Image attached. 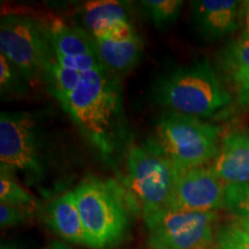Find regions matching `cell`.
<instances>
[{
  "mask_svg": "<svg viewBox=\"0 0 249 249\" xmlns=\"http://www.w3.org/2000/svg\"><path fill=\"white\" fill-rule=\"evenodd\" d=\"M126 166L129 189L141 204L142 213L166 208L177 169L157 143L149 140L129 147Z\"/></svg>",
  "mask_w": 249,
  "mask_h": 249,
  "instance_id": "obj_8",
  "label": "cell"
},
{
  "mask_svg": "<svg viewBox=\"0 0 249 249\" xmlns=\"http://www.w3.org/2000/svg\"><path fill=\"white\" fill-rule=\"evenodd\" d=\"M217 64L224 82L231 87L236 101L249 107V36L244 33L220 50Z\"/></svg>",
  "mask_w": 249,
  "mask_h": 249,
  "instance_id": "obj_13",
  "label": "cell"
},
{
  "mask_svg": "<svg viewBox=\"0 0 249 249\" xmlns=\"http://www.w3.org/2000/svg\"><path fill=\"white\" fill-rule=\"evenodd\" d=\"M216 240L219 249H249V233L235 222L218 227Z\"/></svg>",
  "mask_w": 249,
  "mask_h": 249,
  "instance_id": "obj_22",
  "label": "cell"
},
{
  "mask_svg": "<svg viewBox=\"0 0 249 249\" xmlns=\"http://www.w3.org/2000/svg\"><path fill=\"white\" fill-rule=\"evenodd\" d=\"M143 213L150 249H211L218 213L177 211L167 208Z\"/></svg>",
  "mask_w": 249,
  "mask_h": 249,
  "instance_id": "obj_7",
  "label": "cell"
},
{
  "mask_svg": "<svg viewBox=\"0 0 249 249\" xmlns=\"http://www.w3.org/2000/svg\"><path fill=\"white\" fill-rule=\"evenodd\" d=\"M152 97L161 107L198 119L214 117L233 102L232 91L207 59L165 74Z\"/></svg>",
  "mask_w": 249,
  "mask_h": 249,
  "instance_id": "obj_3",
  "label": "cell"
},
{
  "mask_svg": "<svg viewBox=\"0 0 249 249\" xmlns=\"http://www.w3.org/2000/svg\"><path fill=\"white\" fill-rule=\"evenodd\" d=\"M225 183L213 167L177 170L167 209L189 213H210L225 207Z\"/></svg>",
  "mask_w": 249,
  "mask_h": 249,
  "instance_id": "obj_9",
  "label": "cell"
},
{
  "mask_svg": "<svg viewBox=\"0 0 249 249\" xmlns=\"http://www.w3.org/2000/svg\"><path fill=\"white\" fill-rule=\"evenodd\" d=\"M222 138L217 124L171 111L158 120L152 140L177 170H188L213 161Z\"/></svg>",
  "mask_w": 249,
  "mask_h": 249,
  "instance_id": "obj_5",
  "label": "cell"
},
{
  "mask_svg": "<svg viewBox=\"0 0 249 249\" xmlns=\"http://www.w3.org/2000/svg\"><path fill=\"white\" fill-rule=\"evenodd\" d=\"M182 5L183 1L179 0H147L142 2L152 23L160 29L172 24L179 18Z\"/></svg>",
  "mask_w": 249,
  "mask_h": 249,
  "instance_id": "obj_19",
  "label": "cell"
},
{
  "mask_svg": "<svg viewBox=\"0 0 249 249\" xmlns=\"http://www.w3.org/2000/svg\"><path fill=\"white\" fill-rule=\"evenodd\" d=\"M1 249H17L13 245H8V244H2L1 245Z\"/></svg>",
  "mask_w": 249,
  "mask_h": 249,
  "instance_id": "obj_27",
  "label": "cell"
},
{
  "mask_svg": "<svg viewBox=\"0 0 249 249\" xmlns=\"http://www.w3.org/2000/svg\"><path fill=\"white\" fill-rule=\"evenodd\" d=\"M57 152L42 119L33 112H1L0 167L30 187L42 185L57 166Z\"/></svg>",
  "mask_w": 249,
  "mask_h": 249,
  "instance_id": "obj_2",
  "label": "cell"
},
{
  "mask_svg": "<svg viewBox=\"0 0 249 249\" xmlns=\"http://www.w3.org/2000/svg\"><path fill=\"white\" fill-rule=\"evenodd\" d=\"M0 51L29 82L44 79L55 61L48 26L28 14H2Z\"/></svg>",
  "mask_w": 249,
  "mask_h": 249,
  "instance_id": "obj_6",
  "label": "cell"
},
{
  "mask_svg": "<svg viewBox=\"0 0 249 249\" xmlns=\"http://www.w3.org/2000/svg\"><path fill=\"white\" fill-rule=\"evenodd\" d=\"M46 26L58 65L80 73L105 70L95 39L82 27L59 18L52 20Z\"/></svg>",
  "mask_w": 249,
  "mask_h": 249,
  "instance_id": "obj_10",
  "label": "cell"
},
{
  "mask_svg": "<svg viewBox=\"0 0 249 249\" xmlns=\"http://www.w3.org/2000/svg\"><path fill=\"white\" fill-rule=\"evenodd\" d=\"M211 249H219V248H213H213H211Z\"/></svg>",
  "mask_w": 249,
  "mask_h": 249,
  "instance_id": "obj_28",
  "label": "cell"
},
{
  "mask_svg": "<svg viewBox=\"0 0 249 249\" xmlns=\"http://www.w3.org/2000/svg\"><path fill=\"white\" fill-rule=\"evenodd\" d=\"M245 6V5H244ZM235 0H198L193 2V14L198 31L205 39L216 40L234 34L244 12Z\"/></svg>",
  "mask_w": 249,
  "mask_h": 249,
  "instance_id": "obj_11",
  "label": "cell"
},
{
  "mask_svg": "<svg viewBox=\"0 0 249 249\" xmlns=\"http://www.w3.org/2000/svg\"><path fill=\"white\" fill-rule=\"evenodd\" d=\"M211 167L225 185L248 183L249 130L236 129L224 134Z\"/></svg>",
  "mask_w": 249,
  "mask_h": 249,
  "instance_id": "obj_12",
  "label": "cell"
},
{
  "mask_svg": "<svg viewBox=\"0 0 249 249\" xmlns=\"http://www.w3.org/2000/svg\"><path fill=\"white\" fill-rule=\"evenodd\" d=\"M80 21L83 29L97 38L113 29L118 24L129 21V6L127 2L114 0L88 1L80 11Z\"/></svg>",
  "mask_w": 249,
  "mask_h": 249,
  "instance_id": "obj_16",
  "label": "cell"
},
{
  "mask_svg": "<svg viewBox=\"0 0 249 249\" xmlns=\"http://www.w3.org/2000/svg\"><path fill=\"white\" fill-rule=\"evenodd\" d=\"M33 216V210L27 208L12 207V205H0V226L2 229L14 227L27 223Z\"/></svg>",
  "mask_w": 249,
  "mask_h": 249,
  "instance_id": "obj_23",
  "label": "cell"
},
{
  "mask_svg": "<svg viewBox=\"0 0 249 249\" xmlns=\"http://www.w3.org/2000/svg\"><path fill=\"white\" fill-rule=\"evenodd\" d=\"M0 201L1 204L31 210L37 207L35 197L20 185L17 177L11 171L2 167H0Z\"/></svg>",
  "mask_w": 249,
  "mask_h": 249,
  "instance_id": "obj_18",
  "label": "cell"
},
{
  "mask_svg": "<svg viewBox=\"0 0 249 249\" xmlns=\"http://www.w3.org/2000/svg\"><path fill=\"white\" fill-rule=\"evenodd\" d=\"M95 43L104 67L117 76L133 71L142 59L143 42L138 34L129 38H96Z\"/></svg>",
  "mask_w": 249,
  "mask_h": 249,
  "instance_id": "obj_15",
  "label": "cell"
},
{
  "mask_svg": "<svg viewBox=\"0 0 249 249\" xmlns=\"http://www.w3.org/2000/svg\"><path fill=\"white\" fill-rule=\"evenodd\" d=\"M89 248L107 249L123 240L129 229L126 193L111 179L89 176L74 189Z\"/></svg>",
  "mask_w": 249,
  "mask_h": 249,
  "instance_id": "obj_4",
  "label": "cell"
},
{
  "mask_svg": "<svg viewBox=\"0 0 249 249\" xmlns=\"http://www.w3.org/2000/svg\"><path fill=\"white\" fill-rule=\"evenodd\" d=\"M234 222L238 224L239 226H241L246 232L249 233V219H241V218H236Z\"/></svg>",
  "mask_w": 249,
  "mask_h": 249,
  "instance_id": "obj_26",
  "label": "cell"
},
{
  "mask_svg": "<svg viewBox=\"0 0 249 249\" xmlns=\"http://www.w3.org/2000/svg\"><path fill=\"white\" fill-rule=\"evenodd\" d=\"M45 249H71V248L68 247L67 245L62 244L60 241H53L51 242V244H50Z\"/></svg>",
  "mask_w": 249,
  "mask_h": 249,
  "instance_id": "obj_25",
  "label": "cell"
},
{
  "mask_svg": "<svg viewBox=\"0 0 249 249\" xmlns=\"http://www.w3.org/2000/svg\"><path fill=\"white\" fill-rule=\"evenodd\" d=\"M29 83L23 74L8 60L0 54V92L2 98L9 96L22 95L26 92Z\"/></svg>",
  "mask_w": 249,
  "mask_h": 249,
  "instance_id": "obj_20",
  "label": "cell"
},
{
  "mask_svg": "<svg viewBox=\"0 0 249 249\" xmlns=\"http://www.w3.org/2000/svg\"><path fill=\"white\" fill-rule=\"evenodd\" d=\"M60 105L105 163L116 164L124 150H129L119 76L107 68L82 73L75 89Z\"/></svg>",
  "mask_w": 249,
  "mask_h": 249,
  "instance_id": "obj_1",
  "label": "cell"
},
{
  "mask_svg": "<svg viewBox=\"0 0 249 249\" xmlns=\"http://www.w3.org/2000/svg\"><path fill=\"white\" fill-rule=\"evenodd\" d=\"M45 219L49 226L62 239L71 244L89 247L88 235L73 191L64 193L48 205Z\"/></svg>",
  "mask_w": 249,
  "mask_h": 249,
  "instance_id": "obj_14",
  "label": "cell"
},
{
  "mask_svg": "<svg viewBox=\"0 0 249 249\" xmlns=\"http://www.w3.org/2000/svg\"><path fill=\"white\" fill-rule=\"evenodd\" d=\"M225 209L236 218L249 219V182L225 186Z\"/></svg>",
  "mask_w": 249,
  "mask_h": 249,
  "instance_id": "obj_21",
  "label": "cell"
},
{
  "mask_svg": "<svg viewBox=\"0 0 249 249\" xmlns=\"http://www.w3.org/2000/svg\"><path fill=\"white\" fill-rule=\"evenodd\" d=\"M82 73L61 67L57 62L50 66L43 81L45 82L49 92L61 104L67 96L75 89L80 82Z\"/></svg>",
  "mask_w": 249,
  "mask_h": 249,
  "instance_id": "obj_17",
  "label": "cell"
},
{
  "mask_svg": "<svg viewBox=\"0 0 249 249\" xmlns=\"http://www.w3.org/2000/svg\"><path fill=\"white\" fill-rule=\"evenodd\" d=\"M244 20H245V33L249 36V1L245 2V12H244Z\"/></svg>",
  "mask_w": 249,
  "mask_h": 249,
  "instance_id": "obj_24",
  "label": "cell"
}]
</instances>
